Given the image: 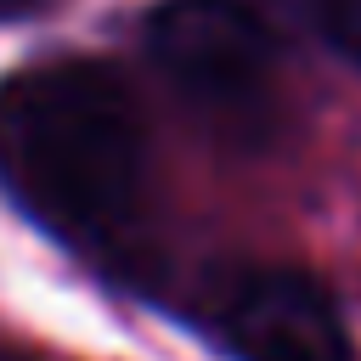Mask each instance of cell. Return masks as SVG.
Wrapping results in <instances>:
<instances>
[{"instance_id":"cell-4","label":"cell","mask_w":361,"mask_h":361,"mask_svg":"<svg viewBox=\"0 0 361 361\" xmlns=\"http://www.w3.org/2000/svg\"><path fill=\"white\" fill-rule=\"evenodd\" d=\"M293 11L310 23V34L338 51L350 68H361V0H293Z\"/></svg>"},{"instance_id":"cell-5","label":"cell","mask_w":361,"mask_h":361,"mask_svg":"<svg viewBox=\"0 0 361 361\" xmlns=\"http://www.w3.org/2000/svg\"><path fill=\"white\" fill-rule=\"evenodd\" d=\"M56 0H0V23H28L39 11H51Z\"/></svg>"},{"instance_id":"cell-3","label":"cell","mask_w":361,"mask_h":361,"mask_svg":"<svg viewBox=\"0 0 361 361\" xmlns=\"http://www.w3.org/2000/svg\"><path fill=\"white\" fill-rule=\"evenodd\" d=\"M203 333L231 361H355L338 299L293 265H243L203 299Z\"/></svg>"},{"instance_id":"cell-2","label":"cell","mask_w":361,"mask_h":361,"mask_svg":"<svg viewBox=\"0 0 361 361\" xmlns=\"http://www.w3.org/2000/svg\"><path fill=\"white\" fill-rule=\"evenodd\" d=\"M147 56L175 102L226 147L259 152L282 124L276 34L248 0H164L147 11Z\"/></svg>"},{"instance_id":"cell-1","label":"cell","mask_w":361,"mask_h":361,"mask_svg":"<svg viewBox=\"0 0 361 361\" xmlns=\"http://www.w3.org/2000/svg\"><path fill=\"white\" fill-rule=\"evenodd\" d=\"M0 192L73 254H107L147 203V124L130 79L96 56L6 73Z\"/></svg>"}]
</instances>
